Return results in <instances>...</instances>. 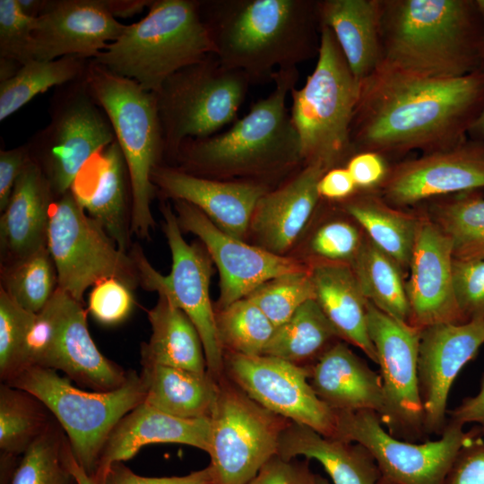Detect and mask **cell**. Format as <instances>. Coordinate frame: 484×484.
Masks as SVG:
<instances>
[{"mask_svg":"<svg viewBox=\"0 0 484 484\" xmlns=\"http://www.w3.org/2000/svg\"><path fill=\"white\" fill-rule=\"evenodd\" d=\"M483 106L484 69L435 78L380 64L360 81L353 150L382 155L454 146L465 140Z\"/></svg>","mask_w":484,"mask_h":484,"instance_id":"obj_1","label":"cell"},{"mask_svg":"<svg viewBox=\"0 0 484 484\" xmlns=\"http://www.w3.org/2000/svg\"><path fill=\"white\" fill-rule=\"evenodd\" d=\"M214 55L226 67L244 73L250 83L272 81L283 68L318 54L317 1H200Z\"/></svg>","mask_w":484,"mask_h":484,"instance_id":"obj_2","label":"cell"},{"mask_svg":"<svg viewBox=\"0 0 484 484\" xmlns=\"http://www.w3.org/2000/svg\"><path fill=\"white\" fill-rule=\"evenodd\" d=\"M482 21L475 1H382L381 64L435 78L482 69Z\"/></svg>","mask_w":484,"mask_h":484,"instance_id":"obj_3","label":"cell"},{"mask_svg":"<svg viewBox=\"0 0 484 484\" xmlns=\"http://www.w3.org/2000/svg\"><path fill=\"white\" fill-rule=\"evenodd\" d=\"M298 67L272 75V91L221 134L184 141L176 154L187 173L234 175L280 170L303 161L300 141L287 107Z\"/></svg>","mask_w":484,"mask_h":484,"instance_id":"obj_4","label":"cell"},{"mask_svg":"<svg viewBox=\"0 0 484 484\" xmlns=\"http://www.w3.org/2000/svg\"><path fill=\"white\" fill-rule=\"evenodd\" d=\"M214 54L200 1L155 0L137 22L125 25L120 36L92 61L110 72L157 92L180 69Z\"/></svg>","mask_w":484,"mask_h":484,"instance_id":"obj_5","label":"cell"},{"mask_svg":"<svg viewBox=\"0 0 484 484\" xmlns=\"http://www.w3.org/2000/svg\"><path fill=\"white\" fill-rule=\"evenodd\" d=\"M85 79L112 125L126 164L131 192L130 233L147 238L154 226L151 172L165 154L155 94L92 60L87 65Z\"/></svg>","mask_w":484,"mask_h":484,"instance_id":"obj_6","label":"cell"},{"mask_svg":"<svg viewBox=\"0 0 484 484\" xmlns=\"http://www.w3.org/2000/svg\"><path fill=\"white\" fill-rule=\"evenodd\" d=\"M359 87L333 33L320 25L315 69L290 91V112L305 165L320 164L328 171L354 154L350 130Z\"/></svg>","mask_w":484,"mask_h":484,"instance_id":"obj_7","label":"cell"},{"mask_svg":"<svg viewBox=\"0 0 484 484\" xmlns=\"http://www.w3.org/2000/svg\"><path fill=\"white\" fill-rule=\"evenodd\" d=\"M39 398L60 424L76 462L92 479L104 445L117 422L145 399L140 374L130 370L127 381L109 392L85 391L57 371L30 367L8 383Z\"/></svg>","mask_w":484,"mask_h":484,"instance_id":"obj_8","label":"cell"},{"mask_svg":"<svg viewBox=\"0 0 484 484\" xmlns=\"http://www.w3.org/2000/svg\"><path fill=\"white\" fill-rule=\"evenodd\" d=\"M250 84L214 54L169 76L154 92L165 153L175 157L186 139L216 134L236 120Z\"/></svg>","mask_w":484,"mask_h":484,"instance_id":"obj_9","label":"cell"},{"mask_svg":"<svg viewBox=\"0 0 484 484\" xmlns=\"http://www.w3.org/2000/svg\"><path fill=\"white\" fill-rule=\"evenodd\" d=\"M114 141L112 125L90 92L84 73L58 89L48 125L27 146L54 194L60 196L70 190L83 165Z\"/></svg>","mask_w":484,"mask_h":484,"instance_id":"obj_10","label":"cell"},{"mask_svg":"<svg viewBox=\"0 0 484 484\" xmlns=\"http://www.w3.org/2000/svg\"><path fill=\"white\" fill-rule=\"evenodd\" d=\"M47 247L56 269L58 288L81 303L90 286L108 278L118 279L132 289L139 284L131 255L119 249L70 190L51 204Z\"/></svg>","mask_w":484,"mask_h":484,"instance_id":"obj_11","label":"cell"},{"mask_svg":"<svg viewBox=\"0 0 484 484\" xmlns=\"http://www.w3.org/2000/svg\"><path fill=\"white\" fill-rule=\"evenodd\" d=\"M290 422L260 405L223 373L211 416L212 484H247L278 454L281 435Z\"/></svg>","mask_w":484,"mask_h":484,"instance_id":"obj_12","label":"cell"},{"mask_svg":"<svg viewBox=\"0 0 484 484\" xmlns=\"http://www.w3.org/2000/svg\"><path fill=\"white\" fill-rule=\"evenodd\" d=\"M334 412L333 438L363 445L377 465L379 484H445L459 451L482 434L447 419L438 439L414 443L391 436L373 411Z\"/></svg>","mask_w":484,"mask_h":484,"instance_id":"obj_13","label":"cell"},{"mask_svg":"<svg viewBox=\"0 0 484 484\" xmlns=\"http://www.w3.org/2000/svg\"><path fill=\"white\" fill-rule=\"evenodd\" d=\"M161 212L171 252V270L168 275L160 274L151 265L140 247H134L130 255L138 271L139 284L145 290L166 296L190 318L203 342L207 372L218 380L224 373V352L209 294L211 261L196 245H189L184 239L171 207L164 204Z\"/></svg>","mask_w":484,"mask_h":484,"instance_id":"obj_14","label":"cell"},{"mask_svg":"<svg viewBox=\"0 0 484 484\" xmlns=\"http://www.w3.org/2000/svg\"><path fill=\"white\" fill-rule=\"evenodd\" d=\"M367 313L383 385L384 408L378 417L391 436L424 442L428 435L418 376L421 329L388 315L369 301Z\"/></svg>","mask_w":484,"mask_h":484,"instance_id":"obj_15","label":"cell"},{"mask_svg":"<svg viewBox=\"0 0 484 484\" xmlns=\"http://www.w3.org/2000/svg\"><path fill=\"white\" fill-rule=\"evenodd\" d=\"M224 374L267 410L334 437L335 412L312 388L310 367L268 355L224 352Z\"/></svg>","mask_w":484,"mask_h":484,"instance_id":"obj_16","label":"cell"},{"mask_svg":"<svg viewBox=\"0 0 484 484\" xmlns=\"http://www.w3.org/2000/svg\"><path fill=\"white\" fill-rule=\"evenodd\" d=\"M181 229L197 236L220 272L218 307L223 309L246 298L277 276L307 270L298 260L246 244L220 229L193 204L175 200Z\"/></svg>","mask_w":484,"mask_h":484,"instance_id":"obj_17","label":"cell"},{"mask_svg":"<svg viewBox=\"0 0 484 484\" xmlns=\"http://www.w3.org/2000/svg\"><path fill=\"white\" fill-rule=\"evenodd\" d=\"M483 344L484 317L461 324H437L420 330L418 376L428 436L443 433L452 385Z\"/></svg>","mask_w":484,"mask_h":484,"instance_id":"obj_18","label":"cell"},{"mask_svg":"<svg viewBox=\"0 0 484 484\" xmlns=\"http://www.w3.org/2000/svg\"><path fill=\"white\" fill-rule=\"evenodd\" d=\"M484 188V142L463 140L397 164L383 182L389 203L405 206L454 193Z\"/></svg>","mask_w":484,"mask_h":484,"instance_id":"obj_19","label":"cell"},{"mask_svg":"<svg viewBox=\"0 0 484 484\" xmlns=\"http://www.w3.org/2000/svg\"><path fill=\"white\" fill-rule=\"evenodd\" d=\"M453 261L450 238L434 220H419L405 284L411 325L467 322L454 293Z\"/></svg>","mask_w":484,"mask_h":484,"instance_id":"obj_20","label":"cell"},{"mask_svg":"<svg viewBox=\"0 0 484 484\" xmlns=\"http://www.w3.org/2000/svg\"><path fill=\"white\" fill-rule=\"evenodd\" d=\"M125 25L109 12L106 0H47L36 18L33 59L73 56L95 58L116 40Z\"/></svg>","mask_w":484,"mask_h":484,"instance_id":"obj_21","label":"cell"},{"mask_svg":"<svg viewBox=\"0 0 484 484\" xmlns=\"http://www.w3.org/2000/svg\"><path fill=\"white\" fill-rule=\"evenodd\" d=\"M55 321L41 367L64 372L70 380L94 392L121 387L130 370L106 358L93 341L82 303L57 288L52 297Z\"/></svg>","mask_w":484,"mask_h":484,"instance_id":"obj_22","label":"cell"},{"mask_svg":"<svg viewBox=\"0 0 484 484\" xmlns=\"http://www.w3.org/2000/svg\"><path fill=\"white\" fill-rule=\"evenodd\" d=\"M151 181L167 197L193 204L238 239L246 235L258 201L268 191L259 183L221 181L161 164L153 169Z\"/></svg>","mask_w":484,"mask_h":484,"instance_id":"obj_23","label":"cell"},{"mask_svg":"<svg viewBox=\"0 0 484 484\" xmlns=\"http://www.w3.org/2000/svg\"><path fill=\"white\" fill-rule=\"evenodd\" d=\"M126 164L114 141L95 153L75 177L70 191L80 206L97 220L122 251L129 245Z\"/></svg>","mask_w":484,"mask_h":484,"instance_id":"obj_24","label":"cell"},{"mask_svg":"<svg viewBox=\"0 0 484 484\" xmlns=\"http://www.w3.org/2000/svg\"><path fill=\"white\" fill-rule=\"evenodd\" d=\"M326 171L320 164L305 165L260 198L250 226L264 249L281 255L295 242L320 199L317 185Z\"/></svg>","mask_w":484,"mask_h":484,"instance_id":"obj_25","label":"cell"},{"mask_svg":"<svg viewBox=\"0 0 484 484\" xmlns=\"http://www.w3.org/2000/svg\"><path fill=\"white\" fill-rule=\"evenodd\" d=\"M211 431V418H177L143 402L112 429L102 449L97 472L113 462L131 459L141 448L151 444L186 445L208 454Z\"/></svg>","mask_w":484,"mask_h":484,"instance_id":"obj_26","label":"cell"},{"mask_svg":"<svg viewBox=\"0 0 484 484\" xmlns=\"http://www.w3.org/2000/svg\"><path fill=\"white\" fill-rule=\"evenodd\" d=\"M54 195L40 167L30 158L15 182L0 219L2 264L47 246Z\"/></svg>","mask_w":484,"mask_h":484,"instance_id":"obj_27","label":"cell"},{"mask_svg":"<svg viewBox=\"0 0 484 484\" xmlns=\"http://www.w3.org/2000/svg\"><path fill=\"white\" fill-rule=\"evenodd\" d=\"M309 383L333 411H383L380 375L345 342L333 344L310 367Z\"/></svg>","mask_w":484,"mask_h":484,"instance_id":"obj_28","label":"cell"},{"mask_svg":"<svg viewBox=\"0 0 484 484\" xmlns=\"http://www.w3.org/2000/svg\"><path fill=\"white\" fill-rule=\"evenodd\" d=\"M320 25L328 27L357 80L370 75L381 64L382 1H317Z\"/></svg>","mask_w":484,"mask_h":484,"instance_id":"obj_29","label":"cell"},{"mask_svg":"<svg viewBox=\"0 0 484 484\" xmlns=\"http://www.w3.org/2000/svg\"><path fill=\"white\" fill-rule=\"evenodd\" d=\"M278 455L284 460H316L333 484H379L377 465L363 445L325 436L299 423L290 421L283 429Z\"/></svg>","mask_w":484,"mask_h":484,"instance_id":"obj_30","label":"cell"},{"mask_svg":"<svg viewBox=\"0 0 484 484\" xmlns=\"http://www.w3.org/2000/svg\"><path fill=\"white\" fill-rule=\"evenodd\" d=\"M310 273L315 299L340 339L359 348L377 364L367 328V300L352 268L343 263H322Z\"/></svg>","mask_w":484,"mask_h":484,"instance_id":"obj_31","label":"cell"},{"mask_svg":"<svg viewBox=\"0 0 484 484\" xmlns=\"http://www.w3.org/2000/svg\"><path fill=\"white\" fill-rule=\"evenodd\" d=\"M147 316L151 335L148 342L141 345L142 367L160 365L200 374L207 372L199 333L179 307L166 296L159 295Z\"/></svg>","mask_w":484,"mask_h":484,"instance_id":"obj_32","label":"cell"},{"mask_svg":"<svg viewBox=\"0 0 484 484\" xmlns=\"http://www.w3.org/2000/svg\"><path fill=\"white\" fill-rule=\"evenodd\" d=\"M140 376L145 388L144 403L177 418H211L218 380L208 372L153 365L143 367Z\"/></svg>","mask_w":484,"mask_h":484,"instance_id":"obj_33","label":"cell"},{"mask_svg":"<svg viewBox=\"0 0 484 484\" xmlns=\"http://www.w3.org/2000/svg\"><path fill=\"white\" fill-rule=\"evenodd\" d=\"M340 339L315 298L305 302L275 331L263 355L313 366Z\"/></svg>","mask_w":484,"mask_h":484,"instance_id":"obj_34","label":"cell"},{"mask_svg":"<svg viewBox=\"0 0 484 484\" xmlns=\"http://www.w3.org/2000/svg\"><path fill=\"white\" fill-rule=\"evenodd\" d=\"M351 268L367 301L388 315L410 324L406 285L401 267L393 258L368 239L362 242Z\"/></svg>","mask_w":484,"mask_h":484,"instance_id":"obj_35","label":"cell"},{"mask_svg":"<svg viewBox=\"0 0 484 484\" xmlns=\"http://www.w3.org/2000/svg\"><path fill=\"white\" fill-rule=\"evenodd\" d=\"M346 211L374 245L400 267H409L419 221L416 217L395 210L371 194L350 201Z\"/></svg>","mask_w":484,"mask_h":484,"instance_id":"obj_36","label":"cell"},{"mask_svg":"<svg viewBox=\"0 0 484 484\" xmlns=\"http://www.w3.org/2000/svg\"><path fill=\"white\" fill-rule=\"evenodd\" d=\"M89 61L68 56L51 61L32 59L22 65L13 78L0 82V121L49 88L83 76Z\"/></svg>","mask_w":484,"mask_h":484,"instance_id":"obj_37","label":"cell"},{"mask_svg":"<svg viewBox=\"0 0 484 484\" xmlns=\"http://www.w3.org/2000/svg\"><path fill=\"white\" fill-rule=\"evenodd\" d=\"M55 418L30 393L0 385V452L22 455Z\"/></svg>","mask_w":484,"mask_h":484,"instance_id":"obj_38","label":"cell"},{"mask_svg":"<svg viewBox=\"0 0 484 484\" xmlns=\"http://www.w3.org/2000/svg\"><path fill=\"white\" fill-rule=\"evenodd\" d=\"M2 265L1 288L29 312L41 311L58 288L56 269L47 246Z\"/></svg>","mask_w":484,"mask_h":484,"instance_id":"obj_39","label":"cell"},{"mask_svg":"<svg viewBox=\"0 0 484 484\" xmlns=\"http://www.w3.org/2000/svg\"><path fill=\"white\" fill-rule=\"evenodd\" d=\"M71 451L66 434L54 419L22 455L11 484H78L68 464Z\"/></svg>","mask_w":484,"mask_h":484,"instance_id":"obj_40","label":"cell"},{"mask_svg":"<svg viewBox=\"0 0 484 484\" xmlns=\"http://www.w3.org/2000/svg\"><path fill=\"white\" fill-rule=\"evenodd\" d=\"M215 315L223 352L263 355L275 326L255 303L246 297L215 312Z\"/></svg>","mask_w":484,"mask_h":484,"instance_id":"obj_41","label":"cell"},{"mask_svg":"<svg viewBox=\"0 0 484 484\" xmlns=\"http://www.w3.org/2000/svg\"><path fill=\"white\" fill-rule=\"evenodd\" d=\"M463 193L438 204L435 222L450 238L458 260H484V198Z\"/></svg>","mask_w":484,"mask_h":484,"instance_id":"obj_42","label":"cell"},{"mask_svg":"<svg viewBox=\"0 0 484 484\" xmlns=\"http://www.w3.org/2000/svg\"><path fill=\"white\" fill-rule=\"evenodd\" d=\"M273 324L286 323L307 300L315 298L310 271L282 274L263 283L248 296Z\"/></svg>","mask_w":484,"mask_h":484,"instance_id":"obj_43","label":"cell"},{"mask_svg":"<svg viewBox=\"0 0 484 484\" xmlns=\"http://www.w3.org/2000/svg\"><path fill=\"white\" fill-rule=\"evenodd\" d=\"M35 313L29 312L0 288V378L8 383L28 367L26 338Z\"/></svg>","mask_w":484,"mask_h":484,"instance_id":"obj_44","label":"cell"},{"mask_svg":"<svg viewBox=\"0 0 484 484\" xmlns=\"http://www.w3.org/2000/svg\"><path fill=\"white\" fill-rule=\"evenodd\" d=\"M36 18L25 15L17 0H0V57L23 65L33 59Z\"/></svg>","mask_w":484,"mask_h":484,"instance_id":"obj_45","label":"cell"},{"mask_svg":"<svg viewBox=\"0 0 484 484\" xmlns=\"http://www.w3.org/2000/svg\"><path fill=\"white\" fill-rule=\"evenodd\" d=\"M134 305L132 288L118 279L108 278L93 286L88 310L99 323L115 325L129 316Z\"/></svg>","mask_w":484,"mask_h":484,"instance_id":"obj_46","label":"cell"},{"mask_svg":"<svg viewBox=\"0 0 484 484\" xmlns=\"http://www.w3.org/2000/svg\"><path fill=\"white\" fill-rule=\"evenodd\" d=\"M454 289L466 321L484 317V260L453 261Z\"/></svg>","mask_w":484,"mask_h":484,"instance_id":"obj_47","label":"cell"},{"mask_svg":"<svg viewBox=\"0 0 484 484\" xmlns=\"http://www.w3.org/2000/svg\"><path fill=\"white\" fill-rule=\"evenodd\" d=\"M362 242L359 230L353 225L345 221H333L316 231L311 246L315 254L329 261L352 262Z\"/></svg>","mask_w":484,"mask_h":484,"instance_id":"obj_48","label":"cell"},{"mask_svg":"<svg viewBox=\"0 0 484 484\" xmlns=\"http://www.w3.org/2000/svg\"><path fill=\"white\" fill-rule=\"evenodd\" d=\"M94 484H212V469L206 468L184 476L143 477L135 474L124 462H113L92 478Z\"/></svg>","mask_w":484,"mask_h":484,"instance_id":"obj_49","label":"cell"},{"mask_svg":"<svg viewBox=\"0 0 484 484\" xmlns=\"http://www.w3.org/2000/svg\"><path fill=\"white\" fill-rule=\"evenodd\" d=\"M317 474L309 460H284L278 454L271 458L247 484H315Z\"/></svg>","mask_w":484,"mask_h":484,"instance_id":"obj_50","label":"cell"},{"mask_svg":"<svg viewBox=\"0 0 484 484\" xmlns=\"http://www.w3.org/2000/svg\"><path fill=\"white\" fill-rule=\"evenodd\" d=\"M445 484H484V436L478 435L459 451Z\"/></svg>","mask_w":484,"mask_h":484,"instance_id":"obj_51","label":"cell"},{"mask_svg":"<svg viewBox=\"0 0 484 484\" xmlns=\"http://www.w3.org/2000/svg\"><path fill=\"white\" fill-rule=\"evenodd\" d=\"M345 168L359 188H371L383 183L388 173L383 156L374 151L355 152Z\"/></svg>","mask_w":484,"mask_h":484,"instance_id":"obj_52","label":"cell"},{"mask_svg":"<svg viewBox=\"0 0 484 484\" xmlns=\"http://www.w3.org/2000/svg\"><path fill=\"white\" fill-rule=\"evenodd\" d=\"M30 160L26 145L0 151V211L6 208L15 182Z\"/></svg>","mask_w":484,"mask_h":484,"instance_id":"obj_53","label":"cell"},{"mask_svg":"<svg viewBox=\"0 0 484 484\" xmlns=\"http://www.w3.org/2000/svg\"><path fill=\"white\" fill-rule=\"evenodd\" d=\"M357 188L346 168L337 167L326 171L320 178L317 191L320 198L342 200L350 196Z\"/></svg>","mask_w":484,"mask_h":484,"instance_id":"obj_54","label":"cell"},{"mask_svg":"<svg viewBox=\"0 0 484 484\" xmlns=\"http://www.w3.org/2000/svg\"><path fill=\"white\" fill-rule=\"evenodd\" d=\"M448 420L465 426L473 424L484 436V375L476 394L464 398L462 402L447 411Z\"/></svg>","mask_w":484,"mask_h":484,"instance_id":"obj_55","label":"cell"},{"mask_svg":"<svg viewBox=\"0 0 484 484\" xmlns=\"http://www.w3.org/2000/svg\"><path fill=\"white\" fill-rule=\"evenodd\" d=\"M151 1L148 0H106L111 14L117 18H130L149 7Z\"/></svg>","mask_w":484,"mask_h":484,"instance_id":"obj_56","label":"cell"},{"mask_svg":"<svg viewBox=\"0 0 484 484\" xmlns=\"http://www.w3.org/2000/svg\"><path fill=\"white\" fill-rule=\"evenodd\" d=\"M1 481L0 484H11L19 465V456L0 452Z\"/></svg>","mask_w":484,"mask_h":484,"instance_id":"obj_57","label":"cell"},{"mask_svg":"<svg viewBox=\"0 0 484 484\" xmlns=\"http://www.w3.org/2000/svg\"><path fill=\"white\" fill-rule=\"evenodd\" d=\"M22 12L30 17L38 18L44 11L46 0H17Z\"/></svg>","mask_w":484,"mask_h":484,"instance_id":"obj_58","label":"cell"},{"mask_svg":"<svg viewBox=\"0 0 484 484\" xmlns=\"http://www.w3.org/2000/svg\"><path fill=\"white\" fill-rule=\"evenodd\" d=\"M18 62L5 57H0V82L13 78L21 67Z\"/></svg>","mask_w":484,"mask_h":484,"instance_id":"obj_59","label":"cell"},{"mask_svg":"<svg viewBox=\"0 0 484 484\" xmlns=\"http://www.w3.org/2000/svg\"><path fill=\"white\" fill-rule=\"evenodd\" d=\"M68 464L72 473L76 478L78 484H94L92 479L76 462L72 451L69 454Z\"/></svg>","mask_w":484,"mask_h":484,"instance_id":"obj_60","label":"cell"},{"mask_svg":"<svg viewBox=\"0 0 484 484\" xmlns=\"http://www.w3.org/2000/svg\"><path fill=\"white\" fill-rule=\"evenodd\" d=\"M470 133L484 141V106L470 128Z\"/></svg>","mask_w":484,"mask_h":484,"instance_id":"obj_61","label":"cell"},{"mask_svg":"<svg viewBox=\"0 0 484 484\" xmlns=\"http://www.w3.org/2000/svg\"><path fill=\"white\" fill-rule=\"evenodd\" d=\"M476 7L478 9L479 13L480 14L481 18L484 21V0H478L475 1Z\"/></svg>","mask_w":484,"mask_h":484,"instance_id":"obj_62","label":"cell"},{"mask_svg":"<svg viewBox=\"0 0 484 484\" xmlns=\"http://www.w3.org/2000/svg\"><path fill=\"white\" fill-rule=\"evenodd\" d=\"M315 484H331L326 479L317 474Z\"/></svg>","mask_w":484,"mask_h":484,"instance_id":"obj_63","label":"cell"},{"mask_svg":"<svg viewBox=\"0 0 484 484\" xmlns=\"http://www.w3.org/2000/svg\"><path fill=\"white\" fill-rule=\"evenodd\" d=\"M480 58H481V68L484 69V37H483L482 44H481Z\"/></svg>","mask_w":484,"mask_h":484,"instance_id":"obj_64","label":"cell"}]
</instances>
